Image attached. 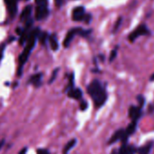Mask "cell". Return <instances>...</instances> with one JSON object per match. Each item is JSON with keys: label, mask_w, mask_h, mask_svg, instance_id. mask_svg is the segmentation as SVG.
Returning <instances> with one entry per match:
<instances>
[{"label": "cell", "mask_w": 154, "mask_h": 154, "mask_svg": "<svg viewBox=\"0 0 154 154\" xmlns=\"http://www.w3.org/2000/svg\"><path fill=\"white\" fill-rule=\"evenodd\" d=\"M87 92L96 108L102 107L107 100V93L98 80H94L87 87Z\"/></svg>", "instance_id": "6da1fadb"}, {"label": "cell", "mask_w": 154, "mask_h": 154, "mask_svg": "<svg viewBox=\"0 0 154 154\" xmlns=\"http://www.w3.org/2000/svg\"><path fill=\"white\" fill-rule=\"evenodd\" d=\"M40 31L39 28H35L34 30H32L29 34L28 39L26 41V45L24 49V51L22 52V54L19 55V69H18V76L22 75V70H23V66L24 64L27 62L28 57L31 54V51L33 50V48L35 45V42L39 36Z\"/></svg>", "instance_id": "7a4b0ae2"}, {"label": "cell", "mask_w": 154, "mask_h": 154, "mask_svg": "<svg viewBox=\"0 0 154 154\" xmlns=\"http://www.w3.org/2000/svg\"><path fill=\"white\" fill-rule=\"evenodd\" d=\"M90 31H85L84 29H82V28H80V27H76V28H72V29H71L68 33H67V35H66V36H65V38H64V40H63V46L64 47H68L69 45H70V44H71V42H72V40L73 39V37H74V35H87L88 33H89Z\"/></svg>", "instance_id": "3957f363"}, {"label": "cell", "mask_w": 154, "mask_h": 154, "mask_svg": "<svg viewBox=\"0 0 154 154\" xmlns=\"http://www.w3.org/2000/svg\"><path fill=\"white\" fill-rule=\"evenodd\" d=\"M128 137H129V135L127 134V132H126L125 130H122V129L118 130V131H116L114 132V134H113V135L112 136V138L109 140L108 144H112V143L116 142V141L119 140H121L124 143V142H126Z\"/></svg>", "instance_id": "277c9868"}, {"label": "cell", "mask_w": 154, "mask_h": 154, "mask_svg": "<svg viewBox=\"0 0 154 154\" xmlns=\"http://www.w3.org/2000/svg\"><path fill=\"white\" fill-rule=\"evenodd\" d=\"M149 33V30L147 28L146 26L144 25H141L140 26H138L131 34L129 35V41L131 42H134L139 36L140 35H147Z\"/></svg>", "instance_id": "5b68a950"}, {"label": "cell", "mask_w": 154, "mask_h": 154, "mask_svg": "<svg viewBox=\"0 0 154 154\" xmlns=\"http://www.w3.org/2000/svg\"><path fill=\"white\" fill-rule=\"evenodd\" d=\"M48 8L47 5H43V6H37L35 8V19L36 20H43L48 16Z\"/></svg>", "instance_id": "8992f818"}, {"label": "cell", "mask_w": 154, "mask_h": 154, "mask_svg": "<svg viewBox=\"0 0 154 154\" xmlns=\"http://www.w3.org/2000/svg\"><path fill=\"white\" fill-rule=\"evenodd\" d=\"M85 8L83 7H77L76 8L73 9L72 11V20L73 21H84L85 17Z\"/></svg>", "instance_id": "52a82bcc"}, {"label": "cell", "mask_w": 154, "mask_h": 154, "mask_svg": "<svg viewBox=\"0 0 154 154\" xmlns=\"http://www.w3.org/2000/svg\"><path fill=\"white\" fill-rule=\"evenodd\" d=\"M8 10L12 17H14L17 13V0H5Z\"/></svg>", "instance_id": "ba28073f"}, {"label": "cell", "mask_w": 154, "mask_h": 154, "mask_svg": "<svg viewBox=\"0 0 154 154\" xmlns=\"http://www.w3.org/2000/svg\"><path fill=\"white\" fill-rule=\"evenodd\" d=\"M140 107H136V106H131L129 109V117L131 119V121L137 122L138 119L140 117Z\"/></svg>", "instance_id": "9c48e42d"}, {"label": "cell", "mask_w": 154, "mask_h": 154, "mask_svg": "<svg viewBox=\"0 0 154 154\" xmlns=\"http://www.w3.org/2000/svg\"><path fill=\"white\" fill-rule=\"evenodd\" d=\"M137 151L136 148L132 145H128L126 142L123 143V145L121 147L119 154H135Z\"/></svg>", "instance_id": "30bf717a"}, {"label": "cell", "mask_w": 154, "mask_h": 154, "mask_svg": "<svg viewBox=\"0 0 154 154\" xmlns=\"http://www.w3.org/2000/svg\"><path fill=\"white\" fill-rule=\"evenodd\" d=\"M68 96L70 98H72V99H75V100H79L82 98V95H83V93L80 89H76V88H70L68 90V93H67Z\"/></svg>", "instance_id": "8fae6325"}, {"label": "cell", "mask_w": 154, "mask_h": 154, "mask_svg": "<svg viewBox=\"0 0 154 154\" xmlns=\"http://www.w3.org/2000/svg\"><path fill=\"white\" fill-rule=\"evenodd\" d=\"M31 14H32V7H31V6H27V7L25 8V9H24L23 12L21 13L20 19H21L22 21H27V20L30 19Z\"/></svg>", "instance_id": "7c38bea8"}, {"label": "cell", "mask_w": 154, "mask_h": 154, "mask_svg": "<svg viewBox=\"0 0 154 154\" xmlns=\"http://www.w3.org/2000/svg\"><path fill=\"white\" fill-rule=\"evenodd\" d=\"M41 79H42V73H36L31 77L29 80V83L35 86H39L41 84Z\"/></svg>", "instance_id": "4fadbf2b"}, {"label": "cell", "mask_w": 154, "mask_h": 154, "mask_svg": "<svg viewBox=\"0 0 154 154\" xmlns=\"http://www.w3.org/2000/svg\"><path fill=\"white\" fill-rule=\"evenodd\" d=\"M151 148H152V143L149 142V143H148V144H146V145L140 147V149H137V152H138L139 154H149Z\"/></svg>", "instance_id": "5bb4252c"}, {"label": "cell", "mask_w": 154, "mask_h": 154, "mask_svg": "<svg viewBox=\"0 0 154 154\" xmlns=\"http://www.w3.org/2000/svg\"><path fill=\"white\" fill-rule=\"evenodd\" d=\"M49 42H50V46L52 48V50L56 51L59 48V45L57 42V38L55 36V35H52L49 36Z\"/></svg>", "instance_id": "9a60e30c"}, {"label": "cell", "mask_w": 154, "mask_h": 154, "mask_svg": "<svg viewBox=\"0 0 154 154\" xmlns=\"http://www.w3.org/2000/svg\"><path fill=\"white\" fill-rule=\"evenodd\" d=\"M75 144H76V140H75V139H72V140H71L69 142H67V144H66V145L64 146V148H63V154H68V152L71 150L72 148L74 147Z\"/></svg>", "instance_id": "2e32d148"}, {"label": "cell", "mask_w": 154, "mask_h": 154, "mask_svg": "<svg viewBox=\"0 0 154 154\" xmlns=\"http://www.w3.org/2000/svg\"><path fill=\"white\" fill-rule=\"evenodd\" d=\"M136 127H137V122L132 121V122L128 125L127 129L125 130V131H126V132H127V134H128L129 136H130V135H131V134L135 131Z\"/></svg>", "instance_id": "e0dca14e"}, {"label": "cell", "mask_w": 154, "mask_h": 154, "mask_svg": "<svg viewBox=\"0 0 154 154\" xmlns=\"http://www.w3.org/2000/svg\"><path fill=\"white\" fill-rule=\"evenodd\" d=\"M47 37H48V35H47V33H41V34H39V36H38V38H39V40H40V42L43 44V45H45V41H46V39H47Z\"/></svg>", "instance_id": "ac0fdd59"}, {"label": "cell", "mask_w": 154, "mask_h": 154, "mask_svg": "<svg viewBox=\"0 0 154 154\" xmlns=\"http://www.w3.org/2000/svg\"><path fill=\"white\" fill-rule=\"evenodd\" d=\"M36 153L37 154H50L49 150L46 149H38Z\"/></svg>", "instance_id": "d6986e66"}, {"label": "cell", "mask_w": 154, "mask_h": 154, "mask_svg": "<svg viewBox=\"0 0 154 154\" xmlns=\"http://www.w3.org/2000/svg\"><path fill=\"white\" fill-rule=\"evenodd\" d=\"M48 0H35V3L37 6H43V5H47Z\"/></svg>", "instance_id": "ffe728a7"}, {"label": "cell", "mask_w": 154, "mask_h": 154, "mask_svg": "<svg viewBox=\"0 0 154 154\" xmlns=\"http://www.w3.org/2000/svg\"><path fill=\"white\" fill-rule=\"evenodd\" d=\"M57 72H58V69H55L54 72H53V75H52V77L50 78V81H49V84H52L53 82H54V78L56 77V74H57Z\"/></svg>", "instance_id": "44dd1931"}, {"label": "cell", "mask_w": 154, "mask_h": 154, "mask_svg": "<svg viewBox=\"0 0 154 154\" xmlns=\"http://www.w3.org/2000/svg\"><path fill=\"white\" fill-rule=\"evenodd\" d=\"M121 22H122V17H120V18L118 19V21L116 22L115 26L113 27V32H116V31H117V29L119 28V26H120V25H121Z\"/></svg>", "instance_id": "7402d4cb"}, {"label": "cell", "mask_w": 154, "mask_h": 154, "mask_svg": "<svg viewBox=\"0 0 154 154\" xmlns=\"http://www.w3.org/2000/svg\"><path fill=\"white\" fill-rule=\"evenodd\" d=\"M116 55H117V50H116V49H114V50L112 52V54H111V56H110V59H109V60H110V62H112Z\"/></svg>", "instance_id": "603a6c76"}, {"label": "cell", "mask_w": 154, "mask_h": 154, "mask_svg": "<svg viewBox=\"0 0 154 154\" xmlns=\"http://www.w3.org/2000/svg\"><path fill=\"white\" fill-rule=\"evenodd\" d=\"M86 108H87V103H86L85 101H83V102L81 103V104H80V109H81L82 111H85Z\"/></svg>", "instance_id": "cb8c5ba5"}, {"label": "cell", "mask_w": 154, "mask_h": 154, "mask_svg": "<svg viewBox=\"0 0 154 154\" xmlns=\"http://www.w3.org/2000/svg\"><path fill=\"white\" fill-rule=\"evenodd\" d=\"M91 19H92L91 15H86V16H85V19H84V21H85L86 24H89V23H90V21H91Z\"/></svg>", "instance_id": "d4e9b609"}, {"label": "cell", "mask_w": 154, "mask_h": 154, "mask_svg": "<svg viewBox=\"0 0 154 154\" xmlns=\"http://www.w3.org/2000/svg\"><path fill=\"white\" fill-rule=\"evenodd\" d=\"M138 102L140 103V107H141L142 105H143V103H144V98L142 97V96H138Z\"/></svg>", "instance_id": "484cf974"}, {"label": "cell", "mask_w": 154, "mask_h": 154, "mask_svg": "<svg viewBox=\"0 0 154 154\" xmlns=\"http://www.w3.org/2000/svg\"><path fill=\"white\" fill-rule=\"evenodd\" d=\"M54 1H55L56 7H58V8H60L63 5V0H54Z\"/></svg>", "instance_id": "4316f807"}, {"label": "cell", "mask_w": 154, "mask_h": 154, "mask_svg": "<svg viewBox=\"0 0 154 154\" xmlns=\"http://www.w3.org/2000/svg\"><path fill=\"white\" fill-rule=\"evenodd\" d=\"M26 151H27V148H24V149L19 152V154H26Z\"/></svg>", "instance_id": "83f0119b"}, {"label": "cell", "mask_w": 154, "mask_h": 154, "mask_svg": "<svg viewBox=\"0 0 154 154\" xmlns=\"http://www.w3.org/2000/svg\"><path fill=\"white\" fill-rule=\"evenodd\" d=\"M4 142H5V140H1V141H0V149L2 148V146H3Z\"/></svg>", "instance_id": "f1b7e54d"}, {"label": "cell", "mask_w": 154, "mask_h": 154, "mask_svg": "<svg viewBox=\"0 0 154 154\" xmlns=\"http://www.w3.org/2000/svg\"><path fill=\"white\" fill-rule=\"evenodd\" d=\"M150 81H154V72H153V74L150 76V79H149Z\"/></svg>", "instance_id": "f546056e"}, {"label": "cell", "mask_w": 154, "mask_h": 154, "mask_svg": "<svg viewBox=\"0 0 154 154\" xmlns=\"http://www.w3.org/2000/svg\"><path fill=\"white\" fill-rule=\"evenodd\" d=\"M2 57H3V53H2V52H0V62H1Z\"/></svg>", "instance_id": "4dcf8cb0"}, {"label": "cell", "mask_w": 154, "mask_h": 154, "mask_svg": "<svg viewBox=\"0 0 154 154\" xmlns=\"http://www.w3.org/2000/svg\"><path fill=\"white\" fill-rule=\"evenodd\" d=\"M112 154H116V151H115V150H113V151L112 152Z\"/></svg>", "instance_id": "1f68e13d"}, {"label": "cell", "mask_w": 154, "mask_h": 154, "mask_svg": "<svg viewBox=\"0 0 154 154\" xmlns=\"http://www.w3.org/2000/svg\"><path fill=\"white\" fill-rule=\"evenodd\" d=\"M26 1H27V0H26Z\"/></svg>", "instance_id": "d6a6232c"}]
</instances>
